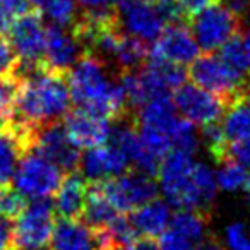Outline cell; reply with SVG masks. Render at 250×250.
<instances>
[{
  "mask_svg": "<svg viewBox=\"0 0 250 250\" xmlns=\"http://www.w3.org/2000/svg\"><path fill=\"white\" fill-rule=\"evenodd\" d=\"M70 100L77 108L110 122L130 113L118 76L94 53L84 52L65 74Z\"/></svg>",
  "mask_w": 250,
  "mask_h": 250,
  "instance_id": "obj_1",
  "label": "cell"
},
{
  "mask_svg": "<svg viewBox=\"0 0 250 250\" xmlns=\"http://www.w3.org/2000/svg\"><path fill=\"white\" fill-rule=\"evenodd\" d=\"M70 104L72 100L65 74L40 65L21 79L11 120L28 129H36L40 125L62 120L70 110Z\"/></svg>",
  "mask_w": 250,
  "mask_h": 250,
  "instance_id": "obj_2",
  "label": "cell"
},
{
  "mask_svg": "<svg viewBox=\"0 0 250 250\" xmlns=\"http://www.w3.org/2000/svg\"><path fill=\"white\" fill-rule=\"evenodd\" d=\"M187 77L195 86L225 100L226 104L245 94V86L249 81L247 77L236 74L221 57L212 52L195 57L187 70Z\"/></svg>",
  "mask_w": 250,
  "mask_h": 250,
  "instance_id": "obj_3",
  "label": "cell"
},
{
  "mask_svg": "<svg viewBox=\"0 0 250 250\" xmlns=\"http://www.w3.org/2000/svg\"><path fill=\"white\" fill-rule=\"evenodd\" d=\"M45 31L46 26L43 18L36 11H28L19 16L7 29V38L19 57V65L14 72L18 79H24L33 70L43 65Z\"/></svg>",
  "mask_w": 250,
  "mask_h": 250,
  "instance_id": "obj_4",
  "label": "cell"
},
{
  "mask_svg": "<svg viewBox=\"0 0 250 250\" xmlns=\"http://www.w3.org/2000/svg\"><path fill=\"white\" fill-rule=\"evenodd\" d=\"M12 221H14L12 223L14 247L21 250L45 249L48 247L55 226V209L48 197L33 199Z\"/></svg>",
  "mask_w": 250,
  "mask_h": 250,
  "instance_id": "obj_5",
  "label": "cell"
},
{
  "mask_svg": "<svg viewBox=\"0 0 250 250\" xmlns=\"http://www.w3.org/2000/svg\"><path fill=\"white\" fill-rule=\"evenodd\" d=\"M62 170L35 151H26L12 177L14 188L26 199H45L55 194Z\"/></svg>",
  "mask_w": 250,
  "mask_h": 250,
  "instance_id": "obj_6",
  "label": "cell"
},
{
  "mask_svg": "<svg viewBox=\"0 0 250 250\" xmlns=\"http://www.w3.org/2000/svg\"><path fill=\"white\" fill-rule=\"evenodd\" d=\"M243 22L223 4H212L188 21L199 48L204 52L219 50L229 38L242 31Z\"/></svg>",
  "mask_w": 250,
  "mask_h": 250,
  "instance_id": "obj_7",
  "label": "cell"
},
{
  "mask_svg": "<svg viewBox=\"0 0 250 250\" xmlns=\"http://www.w3.org/2000/svg\"><path fill=\"white\" fill-rule=\"evenodd\" d=\"M98 184L117 212H132L139 206L158 197L156 182L151 175L139 170H127Z\"/></svg>",
  "mask_w": 250,
  "mask_h": 250,
  "instance_id": "obj_8",
  "label": "cell"
},
{
  "mask_svg": "<svg viewBox=\"0 0 250 250\" xmlns=\"http://www.w3.org/2000/svg\"><path fill=\"white\" fill-rule=\"evenodd\" d=\"M28 151L42 154L62 171H72L79 168L81 153L67 137L62 120L50 122L33 129Z\"/></svg>",
  "mask_w": 250,
  "mask_h": 250,
  "instance_id": "obj_9",
  "label": "cell"
},
{
  "mask_svg": "<svg viewBox=\"0 0 250 250\" xmlns=\"http://www.w3.org/2000/svg\"><path fill=\"white\" fill-rule=\"evenodd\" d=\"M173 104L182 118L197 127L219 122V118L228 108L225 100L195 86L194 83H184L173 91Z\"/></svg>",
  "mask_w": 250,
  "mask_h": 250,
  "instance_id": "obj_10",
  "label": "cell"
},
{
  "mask_svg": "<svg viewBox=\"0 0 250 250\" xmlns=\"http://www.w3.org/2000/svg\"><path fill=\"white\" fill-rule=\"evenodd\" d=\"M117 19L125 33L146 43L156 40L167 26L160 5L149 0H122L117 5Z\"/></svg>",
  "mask_w": 250,
  "mask_h": 250,
  "instance_id": "obj_11",
  "label": "cell"
},
{
  "mask_svg": "<svg viewBox=\"0 0 250 250\" xmlns=\"http://www.w3.org/2000/svg\"><path fill=\"white\" fill-rule=\"evenodd\" d=\"M199 45L185 21L167 22L163 31L154 40L153 48L149 50V59L163 62L188 65L199 55Z\"/></svg>",
  "mask_w": 250,
  "mask_h": 250,
  "instance_id": "obj_12",
  "label": "cell"
},
{
  "mask_svg": "<svg viewBox=\"0 0 250 250\" xmlns=\"http://www.w3.org/2000/svg\"><path fill=\"white\" fill-rule=\"evenodd\" d=\"M62 125L69 141L77 149H93L110 139L111 122L83 108L76 106V110L67 111L62 118Z\"/></svg>",
  "mask_w": 250,
  "mask_h": 250,
  "instance_id": "obj_13",
  "label": "cell"
},
{
  "mask_svg": "<svg viewBox=\"0 0 250 250\" xmlns=\"http://www.w3.org/2000/svg\"><path fill=\"white\" fill-rule=\"evenodd\" d=\"M136 72L146 101L153 100V98L171 96V93L187 81V70L184 69V65L154 60L149 57H147L146 63L139 67Z\"/></svg>",
  "mask_w": 250,
  "mask_h": 250,
  "instance_id": "obj_14",
  "label": "cell"
},
{
  "mask_svg": "<svg viewBox=\"0 0 250 250\" xmlns=\"http://www.w3.org/2000/svg\"><path fill=\"white\" fill-rule=\"evenodd\" d=\"M83 53L84 48L69 28H60L55 24L46 26L43 67L53 72L67 74Z\"/></svg>",
  "mask_w": 250,
  "mask_h": 250,
  "instance_id": "obj_15",
  "label": "cell"
},
{
  "mask_svg": "<svg viewBox=\"0 0 250 250\" xmlns=\"http://www.w3.org/2000/svg\"><path fill=\"white\" fill-rule=\"evenodd\" d=\"M79 167L81 173L89 182H103L127 171L130 163L120 147L108 141L106 144L87 149L86 154L81 156Z\"/></svg>",
  "mask_w": 250,
  "mask_h": 250,
  "instance_id": "obj_16",
  "label": "cell"
},
{
  "mask_svg": "<svg viewBox=\"0 0 250 250\" xmlns=\"http://www.w3.org/2000/svg\"><path fill=\"white\" fill-rule=\"evenodd\" d=\"M31 130L9 118L5 129L0 132V187L11 185L19 160L29 149Z\"/></svg>",
  "mask_w": 250,
  "mask_h": 250,
  "instance_id": "obj_17",
  "label": "cell"
},
{
  "mask_svg": "<svg viewBox=\"0 0 250 250\" xmlns=\"http://www.w3.org/2000/svg\"><path fill=\"white\" fill-rule=\"evenodd\" d=\"M50 250H101L98 231L83 219L60 218L53 226Z\"/></svg>",
  "mask_w": 250,
  "mask_h": 250,
  "instance_id": "obj_18",
  "label": "cell"
},
{
  "mask_svg": "<svg viewBox=\"0 0 250 250\" xmlns=\"http://www.w3.org/2000/svg\"><path fill=\"white\" fill-rule=\"evenodd\" d=\"M87 185H89L87 178L81 173L79 168L67 171L65 177H62L60 185L55 190V201H53V209L60 218H81L87 194Z\"/></svg>",
  "mask_w": 250,
  "mask_h": 250,
  "instance_id": "obj_19",
  "label": "cell"
},
{
  "mask_svg": "<svg viewBox=\"0 0 250 250\" xmlns=\"http://www.w3.org/2000/svg\"><path fill=\"white\" fill-rule=\"evenodd\" d=\"M130 223L141 236L156 238L168 228L171 219V209L167 201L154 197L146 204L134 209L129 216Z\"/></svg>",
  "mask_w": 250,
  "mask_h": 250,
  "instance_id": "obj_20",
  "label": "cell"
},
{
  "mask_svg": "<svg viewBox=\"0 0 250 250\" xmlns=\"http://www.w3.org/2000/svg\"><path fill=\"white\" fill-rule=\"evenodd\" d=\"M117 216H118L117 209L111 206L108 197L103 194L100 184L98 182H91L87 185L86 201H84L83 214H81L79 219H83L91 228L100 229L110 225Z\"/></svg>",
  "mask_w": 250,
  "mask_h": 250,
  "instance_id": "obj_21",
  "label": "cell"
},
{
  "mask_svg": "<svg viewBox=\"0 0 250 250\" xmlns=\"http://www.w3.org/2000/svg\"><path fill=\"white\" fill-rule=\"evenodd\" d=\"M168 229L188 240L194 245L202 243L208 238L209 231V212L194 211V209H178V212L171 214Z\"/></svg>",
  "mask_w": 250,
  "mask_h": 250,
  "instance_id": "obj_22",
  "label": "cell"
},
{
  "mask_svg": "<svg viewBox=\"0 0 250 250\" xmlns=\"http://www.w3.org/2000/svg\"><path fill=\"white\" fill-rule=\"evenodd\" d=\"M221 129L229 143L250 139V101L245 98V94L228 104L223 113Z\"/></svg>",
  "mask_w": 250,
  "mask_h": 250,
  "instance_id": "obj_23",
  "label": "cell"
},
{
  "mask_svg": "<svg viewBox=\"0 0 250 250\" xmlns=\"http://www.w3.org/2000/svg\"><path fill=\"white\" fill-rule=\"evenodd\" d=\"M29 7L46 18L52 24L60 28H72L79 16V5L76 0H28Z\"/></svg>",
  "mask_w": 250,
  "mask_h": 250,
  "instance_id": "obj_24",
  "label": "cell"
},
{
  "mask_svg": "<svg viewBox=\"0 0 250 250\" xmlns=\"http://www.w3.org/2000/svg\"><path fill=\"white\" fill-rule=\"evenodd\" d=\"M218 163V171H216V182L218 187H221L226 192H238L245 188V184L249 180V170L243 168L238 161L231 158H223L216 161Z\"/></svg>",
  "mask_w": 250,
  "mask_h": 250,
  "instance_id": "obj_25",
  "label": "cell"
},
{
  "mask_svg": "<svg viewBox=\"0 0 250 250\" xmlns=\"http://www.w3.org/2000/svg\"><path fill=\"white\" fill-rule=\"evenodd\" d=\"M218 55L221 57L236 74H240V76L249 79L250 62H249V57H247L245 46H243V40H242V36H240V33L233 36V38H229L228 42L219 48Z\"/></svg>",
  "mask_w": 250,
  "mask_h": 250,
  "instance_id": "obj_26",
  "label": "cell"
},
{
  "mask_svg": "<svg viewBox=\"0 0 250 250\" xmlns=\"http://www.w3.org/2000/svg\"><path fill=\"white\" fill-rule=\"evenodd\" d=\"M21 79L16 76H0V118H11L14 113Z\"/></svg>",
  "mask_w": 250,
  "mask_h": 250,
  "instance_id": "obj_27",
  "label": "cell"
},
{
  "mask_svg": "<svg viewBox=\"0 0 250 250\" xmlns=\"http://www.w3.org/2000/svg\"><path fill=\"white\" fill-rule=\"evenodd\" d=\"M26 204H28L26 197L19 194L14 187H11V185L0 187V216L12 221V219L18 218Z\"/></svg>",
  "mask_w": 250,
  "mask_h": 250,
  "instance_id": "obj_28",
  "label": "cell"
},
{
  "mask_svg": "<svg viewBox=\"0 0 250 250\" xmlns=\"http://www.w3.org/2000/svg\"><path fill=\"white\" fill-rule=\"evenodd\" d=\"M28 11V0H0V33H7L12 22Z\"/></svg>",
  "mask_w": 250,
  "mask_h": 250,
  "instance_id": "obj_29",
  "label": "cell"
},
{
  "mask_svg": "<svg viewBox=\"0 0 250 250\" xmlns=\"http://www.w3.org/2000/svg\"><path fill=\"white\" fill-rule=\"evenodd\" d=\"M225 236L229 250H250V229L245 223L235 221L228 225Z\"/></svg>",
  "mask_w": 250,
  "mask_h": 250,
  "instance_id": "obj_30",
  "label": "cell"
},
{
  "mask_svg": "<svg viewBox=\"0 0 250 250\" xmlns=\"http://www.w3.org/2000/svg\"><path fill=\"white\" fill-rule=\"evenodd\" d=\"M19 57L5 33H0V76H14Z\"/></svg>",
  "mask_w": 250,
  "mask_h": 250,
  "instance_id": "obj_31",
  "label": "cell"
},
{
  "mask_svg": "<svg viewBox=\"0 0 250 250\" xmlns=\"http://www.w3.org/2000/svg\"><path fill=\"white\" fill-rule=\"evenodd\" d=\"M226 156L238 161L243 168L250 170V139L233 141V143L226 144L225 158Z\"/></svg>",
  "mask_w": 250,
  "mask_h": 250,
  "instance_id": "obj_32",
  "label": "cell"
},
{
  "mask_svg": "<svg viewBox=\"0 0 250 250\" xmlns=\"http://www.w3.org/2000/svg\"><path fill=\"white\" fill-rule=\"evenodd\" d=\"M218 2L219 0H178L177 7H178V12H180V18L184 19L185 22H188L201 11H204L206 7H209V5H212V4H218Z\"/></svg>",
  "mask_w": 250,
  "mask_h": 250,
  "instance_id": "obj_33",
  "label": "cell"
},
{
  "mask_svg": "<svg viewBox=\"0 0 250 250\" xmlns=\"http://www.w3.org/2000/svg\"><path fill=\"white\" fill-rule=\"evenodd\" d=\"M158 245H160L161 250H194L197 247L168 228L160 235V243Z\"/></svg>",
  "mask_w": 250,
  "mask_h": 250,
  "instance_id": "obj_34",
  "label": "cell"
},
{
  "mask_svg": "<svg viewBox=\"0 0 250 250\" xmlns=\"http://www.w3.org/2000/svg\"><path fill=\"white\" fill-rule=\"evenodd\" d=\"M242 22H250V0H219Z\"/></svg>",
  "mask_w": 250,
  "mask_h": 250,
  "instance_id": "obj_35",
  "label": "cell"
},
{
  "mask_svg": "<svg viewBox=\"0 0 250 250\" xmlns=\"http://www.w3.org/2000/svg\"><path fill=\"white\" fill-rule=\"evenodd\" d=\"M83 11H115L122 0H76Z\"/></svg>",
  "mask_w": 250,
  "mask_h": 250,
  "instance_id": "obj_36",
  "label": "cell"
},
{
  "mask_svg": "<svg viewBox=\"0 0 250 250\" xmlns=\"http://www.w3.org/2000/svg\"><path fill=\"white\" fill-rule=\"evenodd\" d=\"M12 243V221L0 216V250H7Z\"/></svg>",
  "mask_w": 250,
  "mask_h": 250,
  "instance_id": "obj_37",
  "label": "cell"
},
{
  "mask_svg": "<svg viewBox=\"0 0 250 250\" xmlns=\"http://www.w3.org/2000/svg\"><path fill=\"white\" fill-rule=\"evenodd\" d=\"M125 250H161L158 242L149 236H137Z\"/></svg>",
  "mask_w": 250,
  "mask_h": 250,
  "instance_id": "obj_38",
  "label": "cell"
},
{
  "mask_svg": "<svg viewBox=\"0 0 250 250\" xmlns=\"http://www.w3.org/2000/svg\"><path fill=\"white\" fill-rule=\"evenodd\" d=\"M194 250H226V249H225V247L219 245L218 240H214V238H211V236H208V238H206L202 243H199V245L195 247Z\"/></svg>",
  "mask_w": 250,
  "mask_h": 250,
  "instance_id": "obj_39",
  "label": "cell"
},
{
  "mask_svg": "<svg viewBox=\"0 0 250 250\" xmlns=\"http://www.w3.org/2000/svg\"><path fill=\"white\" fill-rule=\"evenodd\" d=\"M243 46H245V52L247 57H249V62H250V26L245 29V35H243Z\"/></svg>",
  "mask_w": 250,
  "mask_h": 250,
  "instance_id": "obj_40",
  "label": "cell"
},
{
  "mask_svg": "<svg viewBox=\"0 0 250 250\" xmlns=\"http://www.w3.org/2000/svg\"><path fill=\"white\" fill-rule=\"evenodd\" d=\"M156 5H163V4H171V2H177V0H149Z\"/></svg>",
  "mask_w": 250,
  "mask_h": 250,
  "instance_id": "obj_41",
  "label": "cell"
},
{
  "mask_svg": "<svg viewBox=\"0 0 250 250\" xmlns=\"http://www.w3.org/2000/svg\"><path fill=\"white\" fill-rule=\"evenodd\" d=\"M245 98L250 101V81H247V86H245Z\"/></svg>",
  "mask_w": 250,
  "mask_h": 250,
  "instance_id": "obj_42",
  "label": "cell"
},
{
  "mask_svg": "<svg viewBox=\"0 0 250 250\" xmlns=\"http://www.w3.org/2000/svg\"><path fill=\"white\" fill-rule=\"evenodd\" d=\"M7 118H0V132H2V130L5 129V125H7Z\"/></svg>",
  "mask_w": 250,
  "mask_h": 250,
  "instance_id": "obj_43",
  "label": "cell"
},
{
  "mask_svg": "<svg viewBox=\"0 0 250 250\" xmlns=\"http://www.w3.org/2000/svg\"><path fill=\"white\" fill-rule=\"evenodd\" d=\"M245 190H247V197H249V201H250V175H249V180H247V184H245Z\"/></svg>",
  "mask_w": 250,
  "mask_h": 250,
  "instance_id": "obj_44",
  "label": "cell"
},
{
  "mask_svg": "<svg viewBox=\"0 0 250 250\" xmlns=\"http://www.w3.org/2000/svg\"><path fill=\"white\" fill-rule=\"evenodd\" d=\"M7 250H21V249H18V247H9Z\"/></svg>",
  "mask_w": 250,
  "mask_h": 250,
  "instance_id": "obj_45",
  "label": "cell"
},
{
  "mask_svg": "<svg viewBox=\"0 0 250 250\" xmlns=\"http://www.w3.org/2000/svg\"><path fill=\"white\" fill-rule=\"evenodd\" d=\"M101 250H118V249H101Z\"/></svg>",
  "mask_w": 250,
  "mask_h": 250,
  "instance_id": "obj_46",
  "label": "cell"
}]
</instances>
